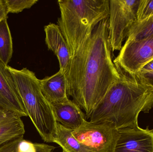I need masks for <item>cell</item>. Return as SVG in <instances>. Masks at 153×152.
Masks as SVG:
<instances>
[{
    "instance_id": "obj_1",
    "label": "cell",
    "mask_w": 153,
    "mask_h": 152,
    "mask_svg": "<svg viewBox=\"0 0 153 152\" xmlns=\"http://www.w3.org/2000/svg\"><path fill=\"white\" fill-rule=\"evenodd\" d=\"M108 18L96 26L72 57L65 74L68 96L88 119L120 74L112 60L108 38Z\"/></svg>"
},
{
    "instance_id": "obj_2",
    "label": "cell",
    "mask_w": 153,
    "mask_h": 152,
    "mask_svg": "<svg viewBox=\"0 0 153 152\" xmlns=\"http://www.w3.org/2000/svg\"><path fill=\"white\" fill-rule=\"evenodd\" d=\"M118 71L119 79L109 89L88 119L91 122H111L119 129L138 126L139 113H148L153 108V92L141 84L135 75Z\"/></svg>"
},
{
    "instance_id": "obj_3",
    "label": "cell",
    "mask_w": 153,
    "mask_h": 152,
    "mask_svg": "<svg viewBox=\"0 0 153 152\" xmlns=\"http://www.w3.org/2000/svg\"><path fill=\"white\" fill-rule=\"evenodd\" d=\"M58 4L57 25L72 57L99 23L109 18V0H59Z\"/></svg>"
},
{
    "instance_id": "obj_4",
    "label": "cell",
    "mask_w": 153,
    "mask_h": 152,
    "mask_svg": "<svg viewBox=\"0 0 153 152\" xmlns=\"http://www.w3.org/2000/svg\"><path fill=\"white\" fill-rule=\"evenodd\" d=\"M13 78L28 117L42 139L53 142L57 123L49 103L43 95L39 79L33 71L27 68L18 70L7 67Z\"/></svg>"
},
{
    "instance_id": "obj_5",
    "label": "cell",
    "mask_w": 153,
    "mask_h": 152,
    "mask_svg": "<svg viewBox=\"0 0 153 152\" xmlns=\"http://www.w3.org/2000/svg\"><path fill=\"white\" fill-rule=\"evenodd\" d=\"M140 0H109L108 38L111 51H120L129 29L137 21Z\"/></svg>"
},
{
    "instance_id": "obj_6",
    "label": "cell",
    "mask_w": 153,
    "mask_h": 152,
    "mask_svg": "<svg viewBox=\"0 0 153 152\" xmlns=\"http://www.w3.org/2000/svg\"><path fill=\"white\" fill-rule=\"evenodd\" d=\"M72 134L94 152H114L119 137L118 129L113 123L87 120L78 129L72 130Z\"/></svg>"
},
{
    "instance_id": "obj_7",
    "label": "cell",
    "mask_w": 153,
    "mask_h": 152,
    "mask_svg": "<svg viewBox=\"0 0 153 152\" xmlns=\"http://www.w3.org/2000/svg\"><path fill=\"white\" fill-rule=\"evenodd\" d=\"M153 59V35L140 40H128L113 60L117 69L136 75Z\"/></svg>"
},
{
    "instance_id": "obj_8",
    "label": "cell",
    "mask_w": 153,
    "mask_h": 152,
    "mask_svg": "<svg viewBox=\"0 0 153 152\" xmlns=\"http://www.w3.org/2000/svg\"><path fill=\"white\" fill-rule=\"evenodd\" d=\"M114 152H153V130L138 126L118 129Z\"/></svg>"
},
{
    "instance_id": "obj_9",
    "label": "cell",
    "mask_w": 153,
    "mask_h": 152,
    "mask_svg": "<svg viewBox=\"0 0 153 152\" xmlns=\"http://www.w3.org/2000/svg\"><path fill=\"white\" fill-rule=\"evenodd\" d=\"M7 67L0 61V109L13 112L21 117H28Z\"/></svg>"
},
{
    "instance_id": "obj_10",
    "label": "cell",
    "mask_w": 153,
    "mask_h": 152,
    "mask_svg": "<svg viewBox=\"0 0 153 152\" xmlns=\"http://www.w3.org/2000/svg\"><path fill=\"white\" fill-rule=\"evenodd\" d=\"M46 44L58 59L60 70L65 75L71 59V51L66 40L57 24L50 23L44 27Z\"/></svg>"
},
{
    "instance_id": "obj_11",
    "label": "cell",
    "mask_w": 153,
    "mask_h": 152,
    "mask_svg": "<svg viewBox=\"0 0 153 152\" xmlns=\"http://www.w3.org/2000/svg\"><path fill=\"white\" fill-rule=\"evenodd\" d=\"M50 104L56 122L68 129L76 130L86 121L85 114L82 109L70 99Z\"/></svg>"
},
{
    "instance_id": "obj_12",
    "label": "cell",
    "mask_w": 153,
    "mask_h": 152,
    "mask_svg": "<svg viewBox=\"0 0 153 152\" xmlns=\"http://www.w3.org/2000/svg\"><path fill=\"white\" fill-rule=\"evenodd\" d=\"M43 95L50 104L64 102L69 100L65 75L59 70L50 76L39 79Z\"/></svg>"
},
{
    "instance_id": "obj_13",
    "label": "cell",
    "mask_w": 153,
    "mask_h": 152,
    "mask_svg": "<svg viewBox=\"0 0 153 152\" xmlns=\"http://www.w3.org/2000/svg\"><path fill=\"white\" fill-rule=\"evenodd\" d=\"M25 130L21 117L0 109V148L11 141L23 138Z\"/></svg>"
},
{
    "instance_id": "obj_14",
    "label": "cell",
    "mask_w": 153,
    "mask_h": 152,
    "mask_svg": "<svg viewBox=\"0 0 153 152\" xmlns=\"http://www.w3.org/2000/svg\"><path fill=\"white\" fill-rule=\"evenodd\" d=\"M54 143L60 145L66 152H94L89 147L80 143L74 136L72 130L57 123Z\"/></svg>"
},
{
    "instance_id": "obj_15",
    "label": "cell",
    "mask_w": 153,
    "mask_h": 152,
    "mask_svg": "<svg viewBox=\"0 0 153 152\" xmlns=\"http://www.w3.org/2000/svg\"><path fill=\"white\" fill-rule=\"evenodd\" d=\"M55 147L45 144L33 143L19 138L0 148V152H53Z\"/></svg>"
},
{
    "instance_id": "obj_16",
    "label": "cell",
    "mask_w": 153,
    "mask_h": 152,
    "mask_svg": "<svg viewBox=\"0 0 153 152\" xmlns=\"http://www.w3.org/2000/svg\"><path fill=\"white\" fill-rule=\"evenodd\" d=\"M13 54L12 38L7 19L0 22V61L8 66Z\"/></svg>"
},
{
    "instance_id": "obj_17",
    "label": "cell",
    "mask_w": 153,
    "mask_h": 152,
    "mask_svg": "<svg viewBox=\"0 0 153 152\" xmlns=\"http://www.w3.org/2000/svg\"><path fill=\"white\" fill-rule=\"evenodd\" d=\"M153 35V15L141 21H136L128 34V40H140Z\"/></svg>"
},
{
    "instance_id": "obj_18",
    "label": "cell",
    "mask_w": 153,
    "mask_h": 152,
    "mask_svg": "<svg viewBox=\"0 0 153 152\" xmlns=\"http://www.w3.org/2000/svg\"><path fill=\"white\" fill-rule=\"evenodd\" d=\"M8 14L18 13L25 9H30L36 4L37 0H3Z\"/></svg>"
},
{
    "instance_id": "obj_19",
    "label": "cell",
    "mask_w": 153,
    "mask_h": 152,
    "mask_svg": "<svg viewBox=\"0 0 153 152\" xmlns=\"http://www.w3.org/2000/svg\"><path fill=\"white\" fill-rule=\"evenodd\" d=\"M153 15V0H140L137 11V21H141Z\"/></svg>"
},
{
    "instance_id": "obj_20",
    "label": "cell",
    "mask_w": 153,
    "mask_h": 152,
    "mask_svg": "<svg viewBox=\"0 0 153 152\" xmlns=\"http://www.w3.org/2000/svg\"><path fill=\"white\" fill-rule=\"evenodd\" d=\"M135 76L141 84L153 92V71H139Z\"/></svg>"
},
{
    "instance_id": "obj_21",
    "label": "cell",
    "mask_w": 153,
    "mask_h": 152,
    "mask_svg": "<svg viewBox=\"0 0 153 152\" xmlns=\"http://www.w3.org/2000/svg\"><path fill=\"white\" fill-rule=\"evenodd\" d=\"M8 15L7 9L3 0H0V22L3 20L8 18Z\"/></svg>"
},
{
    "instance_id": "obj_22",
    "label": "cell",
    "mask_w": 153,
    "mask_h": 152,
    "mask_svg": "<svg viewBox=\"0 0 153 152\" xmlns=\"http://www.w3.org/2000/svg\"><path fill=\"white\" fill-rule=\"evenodd\" d=\"M140 71H142V72L153 71V59L147 63L146 65H145Z\"/></svg>"
},
{
    "instance_id": "obj_23",
    "label": "cell",
    "mask_w": 153,
    "mask_h": 152,
    "mask_svg": "<svg viewBox=\"0 0 153 152\" xmlns=\"http://www.w3.org/2000/svg\"><path fill=\"white\" fill-rule=\"evenodd\" d=\"M62 152H66L64 151H63Z\"/></svg>"
}]
</instances>
